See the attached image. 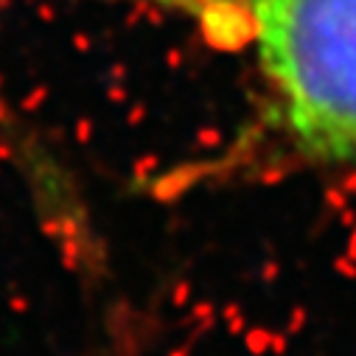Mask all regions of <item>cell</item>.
Instances as JSON below:
<instances>
[{"label": "cell", "mask_w": 356, "mask_h": 356, "mask_svg": "<svg viewBox=\"0 0 356 356\" xmlns=\"http://www.w3.org/2000/svg\"><path fill=\"white\" fill-rule=\"evenodd\" d=\"M286 149L314 168H356V0H230Z\"/></svg>", "instance_id": "cell-1"}, {"label": "cell", "mask_w": 356, "mask_h": 356, "mask_svg": "<svg viewBox=\"0 0 356 356\" xmlns=\"http://www.w3.org/2000/svg\"><path fill=\"white\" fill-rule=\"evenodd\" d=\"M0 6H3V0H0Z\"/></svg>", "instance_id": "cell-2"}]
</instances>
